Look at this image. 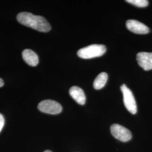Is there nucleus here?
I'll list each match as a JSON object with an SVG mask.
<instances>
[{"instance_id":"obj_1","label":"nucleus","mask_w":152,"mask_h":152,"mask_svg":"<svg viewBox=\"0 0 152 152\" xmlns=\"http://www.w3.org/2000/svg\"><path fill=\"white\" fill-rule=\"evenodd\" d=\"M16 18L22 25L32 28L39 32H48L51 29L50 24L42 16L35 15L27 12H22L18 14Z\"/></svg>"},{"instance_id":"obj_2","label":"nucleus","mask_w":152,"mask_h":152,"mask_svg":"<svg viewBox=\"0 0 152 152\" xmlns=\"http://www.w3.org/2000/svg\"><path fill=\"white\" fill-rule=\"evenodd\" d=\"M106 47L103 45H91L80 49L77 52V55L82 59H91L99 57L105 54Z\"/></svg>"},{"instance_id":"obj_3","label":"nucleus","mask_w":152,"mask_h":152,"mask_svg":"<svg viewBox=\"0 0 152 152\" xmlns=\"http://www.w3.org/2000/svg\"><path fill=\"white\" fill-rule=\"evenodd\" d=\"M121 90L123 94L124 103L125 107L131 113L136 114L137 113V105L136 100L132 92L125 84L121 86Z\"/></svg>"},{"instance_id":"obj_4","label":"nucleus","mask_w":152,"mask_h":152,"mask_svg":"<svg viewBox=\"0 0 152 152\" xmlns=\"http://www.w3.org/2000/svg\"><path fill=\"white\" fill-rule=\"evenodd\" d=\"M38 109L41 112L47 114H59L62 111V107L60 104L51 100L42 101L38 104Z\"/></svg>"},{"instance_id":"obj_5","label":"nucleus","mask_w":152,"mask_h":152,"mask_svg":"<svg viewBox=\"0 0 152 152\" xmlns=\"http://www.w3.org/2000/svg\"><path fill=\"white\" fill-rule=\"evenodd\" d=\"M111 134L114 137L122 142H127L130 140L132 134L130 131L125 127L118 125L113 124L110 127Z\"/></svg>"},{"instance_id":"obj_6","label":"nucleus","mask_w":152,"mask_h":152,"mask_svg":"<svg viewBox=\"0 0 152 152\" xmlns=\"http://www.w3.org/2000/svg\"><path fill=\"white\" fill-rule=\"evenodd\" d=\"M126 27L131 32L136 34H147L150 31L146 25L136 20H128L126 22Z\"/></svg>"},{"instance_id":"obj_7","label":"nucleus","mask_w":152,"mask_h":152,"mask_svg":"<svg viewBox=\"0 0 152 152\" xmlns=\"http://www.w3.org/2000/svg\"><path fill=\"white\" fill-rule=\"evenodd\" d=\"M138 64L145 71L152 69V53L140 52L136 56Z\"/></svg>"},{"instance_id":"obj_8","label":"nucleus","mask_w":152,"mask_h":152,"mask_svg":"<svg viewBox=\"0 0 152 152\" xmlns=\"http://www.w3.org/2000/svg\"><path fill=\"white\" fill-rule=\"evenodd\" d=\"M22 57L26 63L32 66L38 65L39 60L38 55L32 50L26 49L22 52Z\"/></svg>"},{"instance_id":"obj_9","label":"nucleus","mask_w":152,"mask_h":152,"mask_svg":"<svg viewBox=\"0 0 152 152\" xmlns=\"http://www.w3.org/2000/svg\"><path fill=\"white\" fill-rule=\"evenodd\" d=\"M69 94L76 102L80 105H84L86 103V96L84 91L80 87L73 86L69 90Z\"/></svg>"},{"instance_id":"obj_10","label":"nucleus","mask_w":152,"mask_h":152,"mask_svg":"<svg viewBox=\"0 0 152 152\" xmlns=\"http://www.w3.org/2000/svg\"><path fill=\"white\" fill-rule=\"evenodd\" d=\"M108 75L107 73L103 72L100 73L96 78L95 79L94 82V87L96 90L102 89L105 85L108 80Z\"/></svg>"},{"instance_id":"obj_11","label":"nucleus","mask_w":152,"mask_h":152,"mask_svg":"<svg viewBox=\"0 0 152 152\" xmlns=\"http://www.w3.org/2000/svg\"><path fill=\"white\" fill-rule=\"evenodd\" d=\"M126 2L139 7H147L149 4V2L147 0H127Z\"/></svg>"},{"instance_id":"obj_12","label":"nucleus","mask_w":152,"mask_h":152,"mask_svg":"<svg viewBox=\"0 0 152 152\" xmlns=\"http://www.w3.org/2000/svg\"><path fill=\"white\" fill-rule=\"evenodd\" d=\"M5 124V120L3 115L2 114H0V132L2 130Z\"/></svg>"},{"instance_id":"obj_13","label":"nucleus","mask_w":152,"mask_h":152,"mask_svg":"<svg viewBox=\"0 0 152 152\" xmlns=\"http://www.w3.org/2000/svg\"><path fill=\"white\" fill-rule=\"evenodd\" d=\"M4 83L3 80L0 78V87H2L4 86Z\"/></svg>"},{"instance_id":"obj_14","label":"nucleus","mask_w":152,"mask_h":152,"mask_svg":"<svg viewBox=\"0 0 152 152\" xmlns=\"http://www.w3.org/2000/svg\"><path fill=\"white\" fill-rule=\"evenodd\" d=\"M51 152V151H45V152Z\"/></svg>"}]
</instances>
